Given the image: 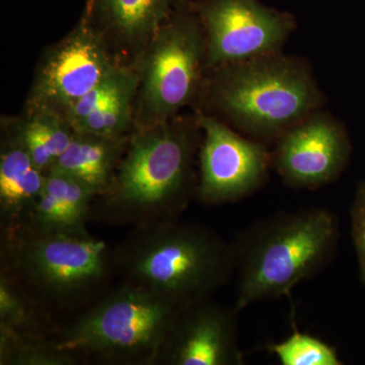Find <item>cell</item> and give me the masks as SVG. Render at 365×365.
Listing matches in <instances>:
<instances>
[{
    "instance_id": "obj_1",
    "label": "cell",
    "mask_w": 365,
    "mask_h": 365,
    "mask_svg": "<svg viewBox=\"0 0 365 365\" xmlns=\"http://www.w3.org/2000/svg\"><path fill=\"white\" fill-rule=\"evenodd\" d=\"M201 139L194 111L134 130L112 184L91 205L90 222L138 228L179 220L196 199Z\"/></svg>"
},
{
    "instance_id": "obj_2",
    "label": "cell",
    "mask_w": 365,
    "mask_h": 365,
    "mask_svg": "<svg viewBox=\"0 0 365 365\" xmlns=\"http://www.w3.org/2000/svg\"><path fill=\"white\" fill-rule=\"evenodd\" d=\"M325 102L309 62L281 51L208 71L195 109L256 140H277Z\"/></svg>"
},
{
    "instance_id": "obj_3",
    "label": "cell",
    "mask_w": 365,
    "mask_h": 365,
    "mask_svg": "<svg viewBox=\"0 0 365 365\" xmlns=\"http://www.w3.org/2000/svg\"><path fill=\"white\" fill-rule=\"evenodd\" d=\"M339 237L337 217L322 207L277 213L250 227L234 244L235 311L290 295L330 263Z\"/></svg>"
},
{
    "instance_id": "obj_4",
    "label": "cell",
    "mask_w": 365,
    "mask_h": 365,
    "mask_svg": "<svg viewBox=\"0 0 365 365\" xmlns=\"http://www.w3.org/2000/svg\"><path fill=\"white\" fill-rule=\"evenodd\" d=\"M1 270L53 316L78 313L107 292L114 250L88 232L1 230Z\"/></svg>"
},
{
    "instance_id": "obj_5",
    "label": "cell",
    "mask_w": 365,
    "mask_h": 365,
    "mask_svg": "<svg viewBox=\"0 0 365 365\" xmlns=\"http://www.w3.org/2000/svg\"><path fill=\"white\" fill-rule=\"evenodd\" d=\"M115 271L182 306L211 299L235 271L234 244L204 225L170 220L134 228L114 249Z\"/></svg>"
},
{
    "instance_id": "obj_6",
    "label": "cell",
    "mask_w": 365,
    "mask_h": 365,
    "mask_svg": "<svg viewBox=\"0 0 365 365\" xmlns=\"http://www.w3.org/2000/svg\"><path fill=\"white\" fill-rule=\"evenodd\" d=\"M182 306L153 290L122 281L71 321L54 339L81 362L155 365Z\"/></svg>"
},
{
    "instance_id": "obj_7",
    "label": "cell",
    "mask_w": 365,
    "mask_h": 365,
    "mask_svg": "<svg viewBox=\"0 0 365 365\" xmlns=\"http://www.w3.org/2000/svg\"><path fill=\"white\" fill-rule=\"evenodd\" d=\"M137 76L134 130L195 109L207 76V47L195 2L181 0L132 64Z\"/></svg>"
},
{
    "instance_id": "obj_8",
    "label": "cell",
    "mask_w": 365,
    "mask_h": 365,
    "mask_svg": "<svg viewBox=\"0 0 365 365\" xmlns=\"http://www.w3.org/2000/svg\"><path fill=\"white\" fill-rule=\"evenodd\" d=\"M119 66L83 9L71 32L43 52L24 107L49 109L64 116Z\"/></svg>"
},
{
    "instance_id": "obj_9",
    "label": "cell",
    "mask_w": 365,
    "mask_h": 365,
    "mask_svg": "<svg viewBox=\"0 0 365 365\" xmlns=\"http://www.w3.org/2000/svg\"><path fill=\"white\" fill-rule=\"evenodd\" d=\"M202 130L196 199L207 205L234 203L251 196L267 182L272 153L202 110L194 109Z\"/></svg>"
},
{
    "instance_id": "obj_10",
    "label": "cell",
    "mask_w": 365,
    "mask_h": 365,
    "mask_svg": "<svg viewBox=\"0 0 365 365\" xmlns=\"http://www.w3.org/2000/svg\"><path fill=\"white\" fill-rule=\"evenodd\" d=\"M195 6L207 47V72L281 52L295 29L289 16L258 0H201Z\"/></svg>"
},
{
    "instance_id": "obj_11",
    "label": "cell",
    "mask_w": 365,
    "mask_h": 365,
    "mask_svg": "<svg viewBox=\"0 0 365 365\" xmlns=\"http://www.w3.org/2000/svg\"><path fill=\"white\" fill-rule=\"evenodd\" d=\"M276 143L272 167L294 189L317 190L332 184L351 157L344 124L321 110L288 129Z\"/></svg>"
},
{
    "instance_id": "obj_12",
    "label": "cell",
    "mask_w": 365,
    "mask_h": 365,
    "mask_svg": "<svg viewBox=\"0 0 365 365\" xmlns=\"http://www.w3.org/2000/svg\"><path fill=\"white\" fill-rule=\"evenodd\" d=\"M235 309L211 299L182 307L155 365H242Z\"/></svg>"
},
{
    "instance_id": "obj_13",
    "label": "cell",
    "mask_w": 365,
    "mask_h": 365,
    "mask_svg": "<svg viewBox=\"0 0 365 365\" xmlns=\"http://www.w3.org/2000/svg\"><path fill=\"white\" fill-rule=\"evenodd\" d=\"M181 0H86L85 9L118 62L132 66Z\"/></svg>"
},
{
    "instance_id": "obj_14",
    "label": "cell",
    "mask_w": 365,
    "mask_h": 365,
    "mask_svg": "<svg viewBox=\"0 0 365 365\" xmlns=\"http://www.w3.org/2000/svg\"><path fill=\"white\" fill-rule=\"evenodd\" d=\"M137 76L119 66L64 115L74 132L102 136L130 135L134 131Z\"/></svg>"
},
{
    "instance_id": "obj_15",
    "label": "cell",
    "mask_w": 365,
    "mask_h": 365,
    "mask_svg": "<svg viewBox=\"0 0 365 365\" xmlns=\"http://www.w3.org/2000/svg\"><path fill=\"white\" fill-rule=\"evenodd\" d=\"M96 197L76 178L50 170L46 174L45 186L39 198L18 225L39 232H86Z\"/></svg>"
},
{
    "instance_id": "obj_16",
    "label": "cell",
    "mask_w": 365,
    "mask_h": 365,
    "mask_svg": "<svg viewBox=\"0 0 365 365\" xmlns=\"http://www.w3.org/2000/svg\"><path fill=\"white\" fill-rule=\"evenodd\" d=\"M46 174L14 136L1 131L0 220L1 230L20 225L39 198Z\"/></svg>"
},
{
    "instance_id": "obj_17",
    "label": "cell",
    "mask_w": 365,
    "mask_h": 365,
    "mask_svg": "<svg viewBox=\"0 0 365 365\" xmlns=\"http://www.w3.org/2000/svg\"><path fill=\"white\" fill-rule=\"evenodd\" d=\"M130 136L131 134L112 137L74 132L68 148L51 170L71 175L88 186L96 196L102 195L112 184Z\"/></svg>"
},
{
    "instance_id": "obj_18",
    "label": "cell",
    "mask_w": 365,
    "mask_h": 365,
    "mask_svg": "<svg viewBox=\"0 0 365 365\" xmlns=\"http://www.w3.org/2000/svg\"><path fill=\"white\" fill-rule=\"evenodd\" d=\"M1 131L14 136L45 173L52 169L74 135L63 115L42 108L24 107L21 114L2 116Z\"/></svg>"
},
{
    "instance_id": "obj_19",
    "label": "cell",
    "mask_w": 365,
    "mask_h": 365,
    "mask_svg": "<svg viewBox=\"0 0 365 365\" xmlns=\"http://www.w3.org/2000/svg\"><path fill=\"white\" fill-rule=\"evenodd\" d=\"M55 317L6 274L0 272V330L35 337H54Z\"/></svg>"
},
{
    "instance_id": "obj_20",
    "label": "cell",
    "mask_w": 365,
    "mask_h": 365,
    "mask_svg": "<svg viewBox=\"0 0 365 365\" xmlns=\"http://www.w3.org/2000/svg\"><path fill=\"white\" fill-rule=\"evenodd\" d=\"M78 357L60 349L54 337H35L0 330L1 365H76Z\"/></svg>"
},
{
    "instance_id": "obj_21",
    "label": "cell",
    "mask_w": 365,
    "mask_h": 365,
    "mask_svg": "<svg viewBox=\"0 0 365 365\" xmlns=\"http://www.w3.org/2000/svg\"><path fill=\"white\" fill-rule=\"evenodd\" d=\"M282 365H342L337 350L309 334L302 332L292 319V333L287 339L264 348Z\"/></svg>"
},
{
    "instance_id": "obj_22",
    "label": "cell",
    "mask_w": 365,
    "mask_h": 365,
    "mask_svg": "<svg viewBox=\"0 0 365 365\" xmlns=\"http://www.w3.org/2000/svg\"><path fill=\"white\" fill-rule=\"evenodd\" d=\"M351 235L357 261L360 279L365 284V181L359 182L350 209Z\"/></svg>"
}]
</instances>
